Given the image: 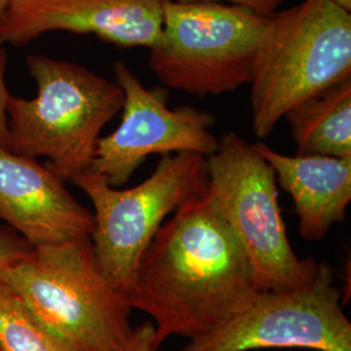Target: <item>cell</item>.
I'll list each match as a JSON object with an SVG mask.
<instances>
[{"instance_id":"52a82bcc","label":"cell","mask_w":351,"mask_h":351,"mask_svg":"<svg viewBox=\"0 0 351 351\" xmlns=\"http://www.w3.org/2000/svg\"><path fill=\"white\" fill-rule=\"evenodd\" d=\"M207 193L237 234L254 268L259 290H282L307 282L317 268L300 259L289 242L277 199L276 175L254 145L226 133L207 158Z\"/></svg>"},{"instance_id":"8992f818","label":"cell","mask_w":351,"mask_h":351,"mask_svg":"<svg viewBox=\"0 0 351 351\" xmlns=\"http://www.w3.org/2000/svg\"><path fill=\"white\" fill-rule=\"evenodd\" d=\"M94 206L90 236L95 259L123 297L142 254L164 219L207 185V158L194 152L163 155L154 173L134 188L119 190L86 171L72 178Z\"/></svg>"},{"instance_id":"7c38bea8","label":"cell","mask_w":351,"mask_h":351,"mask_svg":"<svg viewBox=\"0 0 351 351\" xmlns=\"http://www.w3.org/2000/svg\"><path fill=\"white\" fill-rule=\"evenodd\" d=\"M254 147L294 202L302 239L322 241L332 226L345 220L351 201V158L288 156L263 142L254 143Z\"/></svg>"},{"instance_id":"d6986e66","label":"cell","mask_w":351,"mask_h":351,"mask_svg":"<svg viewBox=\"0 0 351 351\" xmlns=\"http://www.w3.org/2000/svg\"><path fill=\"white\" fill-rule=\"evenodd\" d=\"M11 1L12 0H0V24L4 20L5 14H7V11H8L10 5H11Z\"/></svg>"},{"instance_id":"6da1fadb","label":"cell","mask_w":351,"mask_h":351,"mask_svg":"<svg viewBox=\"0 0 351 351\" xmlns=\"http://www.w3.org/2000/svg\"><path fill=\"white\" fill-rule=\"evenodd\" d=\"M258 290L250 259L206 185L159 228L124 298L150 315L159 348L172 336L208 333Z\"/></svg>"},{"instance_id":"4fadbf2b","label":"cell","mask_w":351,"mask_h":351,"mask_svg":"<svg viewBox=\"0 0 351 351\" xmlns=\"http://www.w3.org/2000/svg\"><path fill=\"white\" fill-rule=\"evenodd\" d=\"M285 117L298 155L351 158V77L297 104Z\"/></svg>"},{"instance_id":"3957f363","label":"cell","mask_w":351,"mask_h":351,"mask_svg":"<svg viewBox=\"0 0 351 351\" xmlns=\"http://www.w3.org/2000/svg\"><path fill=\"white\" fill-rule=\"evenodd\" d=\"M26 64L37 97H10L8 150L46 158L52 172L72 181L90 169L103 128L123 110L124 91L78 64L43 55H27Z\"/></svg>"},{"instance_id":"ffe728a7","label":"cell","mask_w":351,"mask_h":351,"mask_svg":"<svg viewBox=\"0 0 351 351\" xmlns=\"http://www.w3.org/2000/svg\"><path fill=\"white\" fill-rule=\"evenodd\" d=\"M335 1L337 5H339L341 8H343L345 11L350 12L351 11V0H332Z\"/></svg>"},{"instance_id":"8fae6325","label":"cell","mask_w":351,"mask_h":351,"mask_svg":"<svg viewBox=\"0 0 351 351\" xmlns=\"http://www.w3.org/2000/svg\"><path fill=\"white\" fill-rule=\"evenodd\" d=\"M0 219L33 247L91 236L93 213L37 159L0 149Z\"/></svg>"},{"instance_id":"9c48e42d","label":"cell","mask_w":351,"mask_h":351,"mask_svg":"<svg viewBox=\"0 0 351 351\" xmlns=\"http://www.w3.org/2000/svg\"><path fill=\"white\" fill-rule=\"evenodd\" d=\"M113 73L124 91L123 119L113 133L98 141L90 171L119 188L154 154L194 152L208 158L217 151L219 139L211 132L213 114L190 106L168 108L123 62L114 64Z\"/></svg>"},{"instance_id":"9a60e30c","label":"cell","mask_w":351,"mask_h":351,"mask_svg":"<svg viewBox=\"0 0 351 351\" xmlns=\"http://www.w3.org/2000/svg\"><path fill=\"white\" fill-rule=\"evenodd\" d=\"M32 243L8 226H0V272L33 251Z\"/></svg>"},{"instance_id":"30bf717a","label":"cell","mask_w":351,"mask_h":351,"mask_svg":"<svg viewBox=\"0 0 351 351\" xmlns=\"http://www.w3.org/2000/svg\"><path fill=\"white\" fill-rule=\"evenodd\" d=\"M163 0H12L0 40L25 46L49 32L94 34L121 47L152 49L162 37Z\"/></svg>"},{"instance_id":"ac0fdd59","label":"cell","mask_w":351,"mask_h":351,"mask_svg":"<svg viewBox=\"0 0 351 351\" xmlns=\"http://www.w3.org/2000/svg\"><path fill=\"white\" fill-rule=\"evenodd\" d=\"M173 1H224V3L246 5L256 12L271 14L276 12L277 8L284 0H173Z\"/></svg>"},{"instance_id":"7a4b0ae2","label":"cell","mask_w":351,"mask_h":351,"mask_svg":"<svg viewBox=\"0 0 351 351\" xmlns=\"http://www.w3.org/2000/svg\"><path fill=\"white\" fill-rule=\"evenodd\" d=\"M0 280L72 351H119L133 332L132 307L103 275L90 236L34 247Z\"/></svg>"},{"instance_id":"e0dca14e","label":"cell","mask_w":351,"mask_h":351,"mask_svg":"<svg viewBox=\"0 0 351 351\" xmlns=\"http://www.w3.org/2000/svg\"><path fill=\"white\" fill-rule=\"evenodd\" d=\"M155 343V326L152 322L133 328V332L125 345L119 351H158Z\"/></svg>"},{"instance_id":"277c9868","label":"cell","mask_w":351,"mask_h":351,"mask_svg":"<svg viewBox=\"0 0 351 351\" xmlns=\"http://www.w3.org/2000/svg\"><path fill=\"white\" fill-rule=\"evenodd\" d=\"M351 77V14L332 0L272 13L251 80V125L268 137L303 101Z\"/></svg>"},{"instance_id":"ba28073f","label":"cell","mask_w":351,"mask_h":351,"mask_svg":"<svg viewBox=\"0 0 351 351\" xmlns=\"http://www.w3.org/2000/svg\"><path fill=\"white\" fill-rule=\"evenodd\" d=\"M307 349L351 351V323L343 314L335 271L317 263L295 288L258 290L237 313L182 351Z\"/></svg>"},{"instance_id":"5b68a950","label":"cell","mask_w":351,"mask_h":351,"mask_svg":"<svg viewBox=\"0 0 351 351\" xmlns=\"http://www.w3.org/2000/svg\"><path fill=\"white\" fill-rule=\"evenodd\" d=\"M272 13L224 1L163 0L160 40L151 71L168 88L220 95L250 84Z\"/></svg>"},{"instance_id":"2e32d148","label":"cell","mask_w":351,"mask_h":351,"mask_svg":"<svg viewBox=\"0 0 351 351\" xmlns=\"http://www.w3.org/2000/svg\"><path fill=\"white\" fill-rule=\"evenodd\" d=\"M5 43L0 40V149L8 150L10 134H8V119H7V103L11 97L5 85V69H7V50Z\"/></svg>"},{"instance_id":"5bb4252c","label":"cell","mask_w":351,"mask_h":351,"mask_svg":"<svg viewBox=\"0 0 351 351\" xmlns=\"http://www.w3.org/2000/svg\"><path fill=\"white\" fill-rule=\"evenodd\" d=\"M0 351H72L0 280Z\"/></svg>"}]
</instances>
